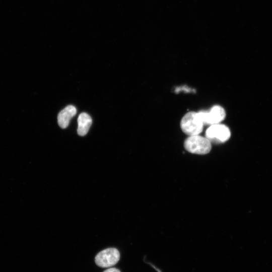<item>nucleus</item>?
I'll use <instances>...</instances> for the list:
<instances>
[{
	"label": "nucleus",
	"mask_w": 272,
	"mask_h": 272,
	"mask_svg": "<svg viewBox=\"0 0 272 272\" xmlns=\"http://www.w3.org/2000/svg\"><path fill=\"white\" fill-rule=\"evenodd\" d=\"M77 109L73 105H69L62 109L57 116L58 123L62 128H65L69 124L71 119L76 115Z\"/></svg>",
	"instance_id": "nucleus-6"
},
{
	"label": "nucleus",
	"mask_w": 272,
	"mask_h": 272,
	"mask_svg": "<svg viewBox=\"0 0 272 272\" xmlns=\"http://www.w3.org/2000/svg\"><path fill=\"white\" fill-rule=\"evenodd\" d=\"M103 272H121L119 269L116 268H109L104 270Z\"/></svg>",
	"instance_id": "nucleus-8"
},
{
	"label": "nucleus",
	"mask_w": 272,
	"mask_h": 272,
	"mask_svg": "<svg viewBox=\"0 0 272 272\" xmlns=\"http://www.w3.org/2000/svg\"><path fill=\"white\" fill-rule=\"evenodd\" d=\"M204 124L198 112L191 111L185 114L180 121V127L184 133L191 136L201 132Z\"/></svg>",
	"instance_id": "nucleus-1"
},
{
	"label": "nucleus",
	"mask_w": 272,
	"mask_h": 272,
	"mask_svg": "<svg viewBox=\"0 0 272 272\" xmlns=\"http://www.w3.org/2000/svg\"><path fill=\"white\" fill-rule=\"evenodd\" d=\"M231 132L226 125L221 123L210 125L206 131V137L214 144H222L227 141Z\"/></svg>",
	"instance_id": "nucleus-3"
},
{
	"label": "nucleus",
	"mask_w": 272,
	"mask_h": 272,
	"mask_svg": "<svg viewBox=\"0 0 272 272\" xmlns=\"http://www.w3.org/2000/svg\"><path fill=\"white\" fill-rule=\"evenodd\" d=\"M92 120L86 113H81L78 118V134L80 136L85 135L92 124Z\"/></svg>",
	"instance_id": "nucleus-7"
},
{
	"label": "nucleus",
	"mask_w": 272,
	"mask_h": 272,
	"mask_svg": "<svg viewBox=\"0 0 272 272\" xmlns=\"http://www.w3.org/2000/svg\"><path fill=\"white\" fill-rule=\"evenodd\" d=\"M204 125H213L220 123L226 117L225 109L219 105L213 106L210 110L198 112Z\"/></svg>",
	"instance_id": "nucleus-4"
},
{
	"label": "nucleus",
	"mask_w": 272,
	"mask_h": 272,
	"mask_svg": "<svg viewBox=\"0 0 272 272\" xmlns=\"http://www.w3.org/2000/svg\"><path fill=\"white\" fill-rule=\"evenodd\" d=\"M184 146L191 153L205 155L211 151L212 143L206 137L198 134L187 137L184 141Z\"/></svg>",
	"instance_id": "nucleus-2"
},
{
	"label": "nucleus",
	"mask_w": 272,
	"mask_h": 272,
	"mask_svg": "<svg viewBox=\"0 0 272 272\" xmlns=\"http://www.w3.org/2000/svg\"><path fill=\"white\" fill-rule=\"evenodd\" d=\"M120 254L115 248H109L101 251L95 258L96 264L101 267H109L119 261Z\"/></svg>",
	"instance_id": "nucleus-5"
}]
</instances>
